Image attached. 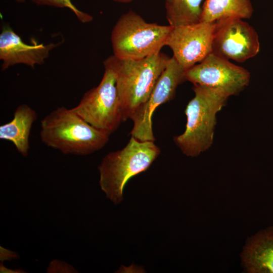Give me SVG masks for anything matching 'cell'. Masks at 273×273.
Wrapping results in <instances>:
<instances>
[{"label": "cell", "mask_w": 273, "mask_h": 273, "mask_svg": "<svg viewBox=\"0 0 273 273\" xmlns=\"http://www.w3.org/2000/svg\"><path fill=\"white\" fill-rule=\"evenodd\" d=\"M185 70L172 57L158 78L147 100L140 106L130 119L133 126L131 135L140 141H154L152 118L160 105L172 100L177 87L186 80Z\"/></svg>", "instance_id": "7"}, {"label": "cell", "mask_w": 273, "mask_h": 273, "mask_svg": "<svg viewBox=\"0 0 273 273\" xmlns=\"http://www.w3.org/2000/svg\"><path fill=\"white\" fill-rule=\"evenodd\" d=\"M115 2L119 3H128L132 2L133 0H112Z\"/></svg>", "instance_id": "20"}, {"label": "cell", "mask_w": 273, "mask_h": 273, "mask_svg": "<svg viewBox=\"0 0 273 273\" xmlns=\"http://www.w3.org/2000/svg\"><path fill=\"white\" fill-rule=\"evenodd\" d=\"M253 12L251 0H205L200 21L213 23L228 18L249 19Z\"/></svg>", "instance_id": "14"}, {"label": "cell", "mask_w": 273, "mask_h": 273, "mask_svg": "<svg viewBox=\"0 0 273 273\" xmlns=\"http://www.w3.org/2000/svg\"><path fill=\"white\" fill-rule=\"evenodd\" d=\"M250 77L245 68L212 53L185 72L186 80L194 85L221 89L231 96L237 95L248 86Z\"/></svg>", "instance_id": "9"}, {"label": "cell", "mask_w": 273, "mask_h": 273, "mask_svg": "<svg viewBox=\"0 0 273 273\" xmlns=\"http://www.w3.org/2000/svg\"><path fill=\"white\" fill-rule=\"evenodd\" d=\"M40 138L47 146L64 154L87 155L103 148L109 134L80 117L72 109L59 107L40 121Z\"/></svg>", "instance_id": "2"}, {"label": "cell", "mask_w": 273, "mask_h": 273, "mask_svg": "<svg viewBox=\"0 0 273 273\" xmlns=\"http://www.w3.org/2000/svg\"><path fill=\"white\" fill-rule=\"evenodd\" d=\"M260 47L257 32L243 19L228 18L215 22L212 53L242 63L255 57Z\"/></svg>", "instance_id": "8"}, {"label": "cell", "mask_w": 273, "mask_h": 273, "mask_svg": "<svg viewBox=\"0 0 273 273\" xmlns=\"http://www.w3.org/2000/svg\"><path fill=\"white\" fill-rule=\"evenodd\" d=\"M205 0H165L166 19L172 27L201 21Z\"/></svg>", "instance_id": "15"}, {"label": "cell", "mask_w": 273, "mask_h": 273, "mask_svg": "<svg viewBox=\"0 0 273 273\" xmlns=\"http://www.w3.org/2000/svg\"><path fill=\"white\" fill-rule=\"evenodd\" d=\"M47 272H77L73 266L58 260L52 261L47 269Z\"/></svg>", "instance_id": "17"}, {"label": "cell", "mask_w": 273, "mask_h": 273, "mask_svg": "<svg viewBox=\"0 0 273 273\" xmlns=\"http://www.w3.org/2000/svg\"><path fill=\"white\" fill-rule=\"evenodd\" d=\"M37 6H50L59 8H68L76 16L82 23H88L93 20V17L79 10L72 3L71 0H32Z\"/></svg>", "instance_id": "16"}, {"label": "cell", "mask_w": 273, "mask_h": 273, "mask_svg": "<svg viewBox=\"0 0 273 273\" xmlns=\"http://www.w3.org/2000/svg\"><path fill=\"white\" fill-rule=\"evenodd\" d=\"M160 153L154 141H140L131 136L124 148L107 154L98 167L100 185L106 197L120 203L127 181L147 170Z\"/></svg>", "instance_id": "4"}, {"label": "cell", "mask_w": 273, "mask_h": 273, "mask_svg": "<svg viewBox=\"0 0 273 273\" xmlns=\"http://www.w3.org/2000/svg\"><path fill=\"white\" fill-rule=\"evenodd\" d=\"M243 258L249 272L273 273L272 228L260 232L251 240Z\"/></svg>", "instance_id": "13"}, {"label": "cell", "mask_w": 273, "mask_h": 273, "mask_svg": "<svg viewBox=\"0 0 273 273\" xmlns=\"http://www.w3.org/2000/svg\"><path fill=\"white\" fill-rule=\"evenodd\" d=\"M0 270H1V272H6V273L25 272V271H23V270H21V269L12 270V269H8L4 266L2 262L1 263Z\"/></svg>", "instance_id": "19"}, {"label": "cell", "mask_w": 273, "mask_h": 273, "mask_svg": "<svg viewBox=\"0 0 273 273\" xmlns=\"http://www.w3.org/2000/svg\"><path fill=\"white\" fill-rule=\"evenodd\" d=\"M71 109L94 127L109 134L115 131L122 122V115L114 72L105 67L99 84L86 92Z\"/></svg>", "instance_id": "6"}, {"label": "cell", "mask_w": 273, "mask_h": 273, "mask_svg": "<svg viewBox=\"0 0 273 273\" xmlns=\"http://www.w3.org/2000/svg\"><path fill=\"white\" fill-rule=\"evenodd\" d=\"M170 58L161 52L140 59H120L111 55L104 67L115 73L122 122L130 119L148 99Z\"/></svg>", "instance_id": "1"}, {"label": "cell", "mask_w": 273, "mask_h": 273, "mask_svg": "<svg viewBox=\"0 0 273 273\" xmlns=\"http://www.w3.org/2000/svg\"><path fill=\"white\" fill-rule=\"evenodd\" d=\"M172 27L148 23L130 10L120 16L112 29L113 55L120 59H140L160 52Z\"/></svg>", "instance_id": "5"}, {"label": "cell", "mask_w": 273, "mask_h": 273, "mask_svg": "<svg viewBox=\"0 0 273 273\" xmlns=\"http://www.w3.org/2000/svg\"><path fill=\"white\" fill-rule=\"evenodd\" d=\"M194 97L188 104L184 132L174 138L183 154L196 157L212 145L216 123V114L231 96L219 88L194 85Z\"/></svg>", "instance_id": "3"}, {"label": "cell", "mask_w": 273, "mask_h": 273, "mask_svg": "<svg viewBox=\"0 0 273 273\" xmlns=\"http://www.w3.org/2000/svg\"><path fill=\"white\" fill-rule=\"evenodd\" d=\"M215 22L198 23L173 27L165 43L186 70L212 53Z\"/></svg>", "instance_id": "10"}, {"label": "cell", "mask_w": 273, "mask_h": 273, "mask_svg": "<svg viewBox=\"0 0 273 273\" xmlns=\"http://www.w3.org/2000/svg\"><path fill=\"white\" fill-rule=\"evenodd\" d=\"M0 249V258L2 261L4 260H11L19 257L18 254L15 252L5 249L2 246H1Z\"/></svg>", "instance_id": "18"}, {"label": "cell", "mask_w": 273, "mask_h": 273, "mask_svg": "<svg viewBox=\"0 0 273 273\" xmlns=\"http://www.w3.org/2000/svg\"><path fill=\"white\" fill-rule=\"evenodd\" d=\"M59 43H38L35 39L32 44L23 41L9 26L3 27L0 34V59L2 70L16 64H25L33 68L41 65L49 57L50 52Z\"/></svg>", "instance_id": "11"}, {"label": "cell", "mask_w": 273, "mask_h": 273, "mask_svg": "<svg viewBox=\"0 0 273 273\" xmlns=\"http://www.w3.org/2000/svg\"><path fill=\"white\" fill-rule=\"evenodd\" d=\"M15 1L18 3H22L25 1V0H15Z\"/></svg>", "instance_id": "21"}, {"label": "cell", "mask_w": 273, "mask_h": 273, "mask_svg": "<svg viewBox=\"0 0 273 273\" xmlns=\"http://www.w3.org/2000/svg\"><path fill=\"white\" fill-rule=\"evenodd\" d=\"M37 117L36 111L29 106L20 105L15 110L13 119L0 126V139L12 142L20 154L27 157L31 127Z\"/></svg>", "instance_id": "12"}]
</instances>
